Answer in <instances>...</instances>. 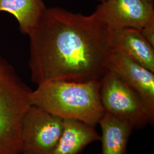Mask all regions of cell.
<instances>
[{"label":"cell","mask_w":154,"mask_h":154,"mask_svg":"<svg viewBox=\"0 0 154 154\" xmlns=\"http://www.w3.org/2000/svg\"><path fill=\"white\" fill-rule=\"evenodd\" d=\"M30 38L29 66L37 86L51 81H100L108 71L111 32L92 14L46 8Z\"/></svg>","instance_id":"obj_1"},{"label":"cell","mask_w":154,"mask_h":154,"mask_svg":"<svg viewBox=\"0 0 154 154\" xmlns=\"http://www.w3.org/2000/svg\"><path fill=\"white\" fill-rule=\"evenodd\" d=\"M100 81H51L41 83L29 95L30 105L62 119H74L92 126L105 111L100 99Z\"/></svg>","instance_id":"obj_2"},{"label":"cell","mask_w":154,"mask_h":154,"mask_svg":"<svg viewBox=\"0 0 154 154\" xmlns=\"http://www.w3.org/2000/svg\"><path fill=\"white\" fill-rule=\"evenodd\" d=\"M32 90L0 55V154H21L23 118Z\"/></svg>","instance_id":"obj_3"},{"label":"cell","mask_w":154,"mask_h":154,"mask_svg":"<svg viewBox=\"0 0 154 154\" xmlns=\"http://www.w3.org/2000/svg\"><path fill=\"white\" fill-rule=\"evenodd\" d=\"M100 99L105 112L128 122L134 129L154 123V111L135 90L110 70L100 79Z\"/></svg>","instance_id":"obj_4"},{"label":"cell","mask_w":154,"mask_h":154,"mask_svg":"<svg viewBox=\"0 0 154 154\" xmlns=\"http://www.w3.org/2000/svg\"><path fill=\"white\" fill-rule=\"evenodd\" d=\"M63 119L31 106L23 118L21 154H52L63 129Z\"/></svg>","instance_id":"obj_5"},{"label":"cell","mask_w":154,"mask_h":154,"mask_svg":"<svg viewBox=\"0 0 154 154\" xmlns=\"http://www.w3.org/2000/svg\"><path fill=\"white\" fill-rule=\"evenodd\" d=\"M93 14L111 32L140 30L154 18V6L146 0H105Z\"/></svg>","instance_id":"obj_6"},{"label":"cell","mask_w":154,"mask_h":154,"mask_svg":"<svg viewBox=\"0 0 154 154\" xmlns=\"http://www.w3.org/2000/svg\"><path fill=\"white\" fill-rule=\"evenodd\" d=\"M108 70L135 90L154 111V72L120 51L112 50Z\"/></svg>","instance_id":"obj_7"},{"label":"cell","mask_w":154,"mask_h":154,"mask_svg":"<svg viewBox=\"0 0 154 154\" xmlns=\"http://www.w3.org/2000/svg\"><path fill=\"white\" fill-rule=\"evenodd\" d=\"M112 50L120 51L154 72V47L140 30L124 29L111 32Z\"/></svg>","instance_id":"obj_8"},{"label":"cell","mask_w":154,"mask_h":154,"mask_svg":"<svg viewBox=\"0 0 154 154\" xmlns=\"http://www.w3.org/2000/svg\"><path fill=\"white\" fill-rule=\"evenodd\" d=\"M100 138L95 127L77 120L63 119L61 137L52 154H79Z\"/></svg>","instance_id":"obj_9"},{"label":"cell","mask_w":154,"mask_h":154,"mask_svg":"<svg viewBox=\"0 0 154 154\" xmlns=\"http://www.w3.org/2000/svg\"><path fill=\"white\" fill-rule=\"evenodd\" d=\"M101 154H127V144L134 130L128 122L105 112L99 120Z\"/></svg>","instance_id":"obj_10"},{"label":"cell","mask_w":154,"mask_h":154,"mask_svg":"<svg viewBox=\"0 0 154 154\" xmlns=\"http://www.w3.org/2000/svg\"><path fill=\"white\" fill-rule=\"evenodd\" d=\"M46 9L43 0H0V11L14 17L20 31L26 35L35 26Z\"/></svg>","instance_id":"obj_11"},{"label":"cell","mask_w":154,"mask_h":154,"mask_svg":"<svg viewBox=\"0 0 154 154\" xmlns=\"http://www.w3.org/2000/svg\"><path fill=\"white\" fill-rule=\"evenodd\" d=\"M140 31L144 38L154 47V18L147 22Z\"/></svg>","instance_id":"obj_12"},{"label":"cell","mask_w":154,"mask_h":154,"mask_svg":"<svg viewBox=\"0 0 154 154\" xmlns=\"http://www.w3.org/2000/svg\"><path fill=\"white\" fill-rule=\"evenodd\" d=\"M146 1L151 4H153V2H154V0H146Z\"/></svg>","instance_id":"obj_13"},{"label":"cell","mask_w":154,"mask_h":154,"mask_svg":"<svg viewBox=\"0 0 154 154\" xmlns=\"http://www.w3.org/2000/svg\"><path fill=\"white\" fill-rule=\"evenodd\" d=\"M99 1H100V2H102V1H105V0H98Z\"/></svg>","instance_id":"obj_14"}]
</instances>
